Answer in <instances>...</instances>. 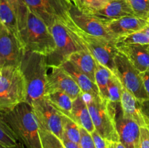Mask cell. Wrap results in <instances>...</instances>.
Here are the masks:
<instances>
[{
  "instance_id": "cell-1",
  "label": "cell",
  "mask_w": 149,
  "mask_h": 148,
  "mask_svg": "<svg viewBox=\"0 0 149 148\" xmlns=\"http://www.w3.org/2000/svg\"><path fill=\"white\" fill-rule=\"evenodd\" d=\"M0 118L25 147L42 148L39 128L31 104L23 102L11 109L0 110Z\"/></svg>"
},
{
  "instance_id": "cell-2",
  "label": "cell",
  "mask_w": 149,
  "mask_h": 148,
  "mask_svg": "<svg viewBox=\"0 0 149 148\" xmlns=\"http://www.w3.org/2000/svg\"><path fill=\"white\" fill-rule=\"evenodd\" d=\"M27 90L26 102H33L45 97L48 67L45 55L26 51L20 65Z\"/></svg>"
},
{
  "instance_id": "cell-3",
  "label": "cell",
  "mask_w": 149,
  "mask_h": 148,
  "mask_svg": "<svg viewBox=\"0 0 149 148\" xmlns=\"http://www.w3.org/2000/svg\"><path fill=\"white\" fill-rule=\"evenodd\" d=\"M24 51L48 56L55 49V39L49 27L29 11L26 25L20 32Z\"/></svg>"
},
{
  "instance_id": "cell-4",
  "label": "cell",
  "mask_w": 149,
  "mask_h": 148,
  "mask_svg": "<svg viewBox=\"0 0 149 148\" xmlns=\"http://www.w3.org/2000/svg\"><path fill=\"white\" fill-rule=\"evenodd\" d=\"M85 96L87 97V99H84L95 130L109 142H119L116 129V104L100 97Z\"/></svg>"
},
{
  "instance_id": "cell-5",
  "label": "cell",
  "mask_w": 149,
  "mask_h": 148,
  "mask_svg": "<svg viewBox=\"0 0 149 148\" xmlns=\"http://www.w3.org/2000/svg\"><path fill=\"white\" fill-rule=\"evenodd\" d=\"M65 25L75 35L81 46L91 54L97 62L109 68L116 75L115 57L119 52L116 41L87 34L74 26L71 20L66 22Z\"/></svg>"
},
{
  "instance_id": "cell-6",
  "label": "cell",
  "mask_w": 149,
  "mask_h": 148,
  "mask_svg": "<svg viewBox=\"0 0 149 148\" xmlns=\"http://www.w3.org/2000/svg\"><path fill=\"white\" fill-rule=\"evenodd\" d=\"M27 90L20 67L0 68V110L26 101Z\"/></svg>"
},
{
  "instance_id": "cell-7",
  "label": "cell",
  "mask_w": 149,
  "mask_h": 148,
  "mask_svg": "<svg viewBox=\"0 0 149 148\" xmlns=\"http://www.w3.org/2000/svg\"><path fill=\"white\" fill-rule=\"evenodd\" d=\"M49 28L56 45L55 50L46 56L47 63L49 68L60 67L68 61L73 54L84 49L64 23L58 22Z\"/></svg>"
},
{
  "instance_id": "cell-8",
  "label": "cell",
  "mask_w": 149,
  "mask_h": 148,
  "mask_svg": "<svg viewBox=\"0 0 149 148\" xmlns=\"http://www.w3.org/2000/svg\"><path fill=\"white\" fill-rule=\"evenodd\" d=\"M29 11L40 18L48 27L58 22L65 23L70 20L67 0H25Z\"/></svg>"
},
{
  "instance_id": "cell-9",
  "label": "cell",
  "mask_w": 149,
  "mask_h": 148,
  "mask_svg": "<svg viewBox=\"0 0 149 148\" xmlns=\"http://www.w3.org/2000/svg\"><path fill=\"white\" fill-rule=\"evenodd\" d=\"M115 65L116 75L120 80L123 86L130 91L139 102L149 100L141 73L120 52H118L115 57Z\"/></svg>"
},
{
  "instance_id": "cell-10",
  "label": "cell",
  "mask_w": 149,
  "mask_h": 148,
  "mask_svg": "<svg viewBox=\"0 0 149 148\" xmlns=\"http://www.w3.org/2000/svg\"><path fill=\"white\" fill-rule=\"evenodd\" d=\"M68 14L71 22L81 31L96 37L103 38L116 42L117 41V38L109 30L105 22L93 15L81 11L73 3L70 4Z\"/></svg>"
},
{
  "instance_id": "cell-11",
  "label": "cell",
  "mask_w": 149,
  "mask_h": 148,
  "mask_svg": "<svg viewBox=\"0 0 149 148\" xmlns=\"http://www.w3.org/2000/svg\"><path fill=\"white\" fill-rule=\"evenodd\" d=\"M31 106L39 129L52 132L62 140L64 134L62 120L52 103L44 97L33 102Z\"/></svg>"
},
{
  "instance_id": "cell-12",
  "label": "cell",
  "mask_w": 149,
  "mask_h": 148,
  "mask_svg": "<svg viewBox=\"0 0 149 148\" xmlns=\"http://www.w3.org/2000/svg\"><path fill=\"white\" fill-rule=\"evenodd\" d=\"M21 42L0 24V68L20 67L24 55Z\"/></svg>"
},
{
  "instance_id": "cell-13",
  "label": "cell",
  "mask_w": 149,
  "mask_h": 148,
  "mask_svg": "<svg viewBox=\"0 0 149 148\" xmlns=\"http://www.w3.org/2000/svg\"><path fill=\"white\" fill-rule=\"evenodd\" d=\"M50 68L52 71L47 75L45 95L54 91H62L74 100L83 94L75 81L63 68L61 66Z\"/></svg>"
},
{
  "instance_id": "cell-14",
  "label": "cell",
  "mask_w": 149,
  "mask_h": 148,
  "mask_svg": "<svg viewBox=\"0 0 149 148\" xmlns=\"http://www.w3.org/2000/svg\"><path fill=\"white\" fill-rule=\"evenodd\" d=\"M116 129L119 142L126 148H138L141 126L133 120L116 113Z\"/></svg>"
},
{
  "instance_id": "cell-15",
  "label": "cell",
  "mask_w": 149,
  "mask_h": 148,
  "mask_svg": "<svg viewBox=\"0 0 149 148\" xmlns=\"http://www.w3.org/2000/svg\"><path fill=\"white\" fill-rule=\"evenodd\" d=\"M148 20L136 15L126 16L118 20L106 23L109 31L116 38L142 30L148 23Z\"/></svg>"
},
{
  "instance_id": "cell-16",
  "label": "cell",
  "mask_w": 149,
  "mask_h": 148,
  "mask_svg": "<svg viewBox=\"0 0 149 148\" xmlns=\"http://www.w3.org/2000/svg\"><path fill=\"white\" fill-rule=\"evenodd\" d=\"M119 105L125 117L133 120L141 127H149V123L141 110L140 102L123 85Z\"/></svg>"
},
{
  "instance_id": "cell-17",
  "label": "cell",
  "mask_w": 149,
  "mask_h": 148,
  "mask_svg": "<svg viewBox=\"0 0 149 148\" xmlns=\"http://www.w3.org/2000/svg\"><path fill=\"white\" fill-rule=\"evenodd\" d=\"M93 15L105 23H109L135 14L128 0H109L103 8Z\"/></svg>"
},
{
  "instance_id": "cell-18",
  "label": "cell",
  "mask_w": 149,
  "mask_h": 148,
  "mask_svg": "<svg viewBox=\"0 0 149 148\" xmlns=\"http://www.w3.org/2000/svg\"><path fill=\"white\" fill-rule=\"evenodd\" d=\"M149 45L129 44L117 46L119 52L125 55L140 73L149 71Z\"/></svg>"
},
{
  "instance_id": "cell-19",
  "label": "cell",
  "mask_w": 149,
  "mask_h": 148,
  "mask_svg": "<svg viewBox=\"0 0 149 148\" xmlns=\"http://www.w3.org/2000/svg\"><path fill=\"white\" fill-rule=\"evenodd\" d=\"M61 67L72 77L84 95H88L92 97H100L99 89L95 83L76 67L72 62L68 60L61 65Z\"/></svg>"
},
{
  "instance_id": "cell-20",
  "label": "cell",
  "mask_w": 149,
  "mask_h": 148,
  "mask_svg": "<svg viewBox=\"0 0 149 148\" xmlns=\"http://www.w3.org/2000/svg\"><path fill=\"white\" fill-rule=\"evenodd\" d=\"M71 114V119L74 120L79 127L87 130L90 133L95 130L83 94L73 101Z\"/></svg>"
},
{
  "instance_id": "cell-21",
  "label": "cell",
  "mask_w": 149,
  "mask_h": 148,
  "mask_svg": "<svg viewBox=\"0 0 149 148\" xmlns=\"http://www.w3.org/2000/svg\"><path fill=\"white\" fill-rule=\"evenodd\" d=\"M68 60L95 82L96 60L87 49H83L74 53Z\"/></svg>"
},
{
  "instance_id": "cell-22",
  "label": "cell",
  "mask_w": 149,
  "mask_h": 148,
  "mask_svg": "<svg viewBox=\"0 0 149 148\" xmlns=\"http://www.w3.org/2000/svg\"><path fill=\"white\" fill-rule=\"evenodd\" d=\"M0 22L23 45L17 17L7 0H0Z\"/></svg>"
},
{
  "instance_id": "cell-23",
  "label": "cell",
  "mask_w": 149,
  "mask_h": 148,
  "mask_svg": "<svg viewBox=\"0 0 149 148\" xmlns=\"http://www.w3.org/2000/svg\"><path fill=\"white\" fill-rule=\"evenodd\" d=\"M45 97L52 103L58 112L71 118V112L74 100L68 94L62 91H54L45 95Z\"/></svg>"
},
{
  "instance_id": "cell-24",
  "label": "cell",
  "mask_w": 149,
  "mask_h": 148,
  "mask_svg": "<svg viewBox=\"0 0 149 148\" xmlns=\"http://www.w3.org/2000/svg\"><path fill=\"white\" fill-rule=\"evenodd\" d=\"M113 73L96 61V70L95 74V82L100 92V96L103 100H107L108 84Z\"/></svg>"
},
{
  "instance_id": "cell-25",
  "label": "cell",
  "mask_w": 149,
  "mask_h": 148,
  "mask_svg": "<svg viewBox=\"0 0 149 148\" xmlns=\"http://www.w3.org/2000/svg\"><path fill=\"white\" fill-rule=\"evenodd\" d=\"M58 113H60L61 120H62L63 129L64 132L63 136L68 138L71 142L80 144L81 132H80V127L79 125L66 115L60 113V112Z\"/></svg>"
},
{
  "instance_id": "cell-26",
  "label": "cell",
  "mask_w": 149,
  "mask_h": 148,
  "mask_svg": "<svg viewBox=\"0 0 149 148\" xmlns=\"http://www.w3.org/2000/svg\"><path fill=\"white\" fill-rule=\"evenodd\" d=\"M7 1L11 6L13 11L15 13L17 21H18L20 31L21 32V30L26 26L28 15L29 12L27 4L25 0H7Z\"/></svg>"
},
{
  "instance_id": "cell-27",
  "label": "cell",
  "mask_w": 149,
  "mask_h": 148,
  "mask_svg": "<svg viewBox=\"0 0 149 148\" xmlns=\"http://www.w3.org/2000/svg\"><path fill=\"white\" fill-rule=\"evenodd\" d=\"M122 84L115 74L111 77L107 88V100L113 104H119L122 94Z\"/></svg>"
},
{
  "instance_id": "cell-28",
  "label": "cell",
  "mask_w": 149,
  "mask_h": 148,
  "mask_svg": "<svg viewBox=\"0 0 149 148\" xmlns=\"http://www.w3.org/2000/svg\"><path fill=\"white\" fill-rule=\"evenodd\" d=\"M129 44L149 45V36L143 30L118 38L116 47Z\"/></svg>"
},
{
  "instance_id": "cell-29",
  "label": "cell",
  "mask_w": 149,
  "mask_h": 148,
  "mask_svg": "<svg viewBox=\"0 0 149 148\" xmlns=\"http://www.w3.org/2000/svg\"><path fill=\"white\" fill-rule=\"evenodd\" d=\"M109 0H74V4L81 11L94 15L103 8Z\"/></svg>"
},
{
  "instance_id": "cell-30",
  "label": "cell",
  "mask_w": 149,
  "mask_h": 148,
  "mask_svg": "<svg viewBox=\"0 0 149 148\" xmlns=\"http://www.w3.org/2000/svg\"><path fill=\"white\" fill-rule=\"evenodd\" d=\"M20 143L8 125L0 118V145L3 147H14Z\"/></svg>"
},
{
  "instance_id": "cell-31",
  "label": "cell",
  "mask_w": 149,
  "mask_h": 148,
  "mask_svg": "<svg viewBox=\"0 0 149 148\" xmlns=\"http://www.w3.org/2000/svg\"><path fill=\"white\" fill-rule=\"evenodd\" d=\"M42 148H65L62 140L52 132L39 129Z\"/></svg>"
},
{
  "instance_id": "cell-32",
  "label": "cell",
  "mask_w": 149,
  "mask_h": 148,
  "mask_svg": "<svg viewBox=\"0 0 149 148\" xmlns=\"http://www.w3.org/2000/svg\"><path fill=\"white\" fill-rule=\"evenodd\" d=\"M135 15L149 20V0H128Z\"/></svg>"
},
{
  "instance_id": "cell-33",
  "label": "cell",
  "mask_w": 149,
  "mask_h": 148,
  "mask_svg": "<svg viewBox=\"0 0 149 148\" xmlns=\"http://www.w3.org/2000/svg\"><path fill=\"white\" fill-rule=\"evenodd\" d=\"M138 148H149V127H141Z\"/></svg>"
},
{
  "instance_id": "cell-34",
  "label": "cell",
  "mask_w": 149,
  "mask_h": 148,
  "mask_svg": "<svg viewBox=\"0 0 149 148\" xmlns=\"http://www.w3.org/2000/svg\"><path fill=\"white\" fill-rule=\"evenodd\" d=\"M91 136L96 148H109L110 142L100 136L97 131L95 130L93 133H91Z\"/></svg>"
},
{
  "instance_id": "cell-35",
  "label": "cell",
  "mask_w": 149,
  "mask_h": 148,
  "mask_svg": "<svg viewBox=\"0 0 149 148\" xmlns=\"http://www.w3.org/2000/svg\"><path fill=\"white\" fill-rule=\"evenodd\" d=\"M62 142L64 144V145H65V148H81L80 144L71 142L68 138L65 137V136H63V137Z\"/></svg>"
},
{
  "instance_id": "cell-36",
  "label": "cell",
  "mask_w": 149,
  "mask_h": 148,
  "mask_svg": "<svg viewBox=\"0 0 149 148\" xmlns=\"http://www.w3.org/2000/svg\"><path fill=\"white\" fill-rule=\"evenodd\" d=\"M141 77H142L145 89L146 91L149 99V71H146L144 73H141Z\"/></svg>"
},
{
  "instance_id": "cell-37",
  "label": "cell",
  "mask_w": 149,
  "mask_h": 148,
  "mask_svg": "<svg viewBox=\"0 0 149 148\" xmlns=\"http://www.w3.org/2000/svg\"><path fill=\"white\" fill-rule=\"evenodd\" d=\"M109 148H126L120 142H111L109 143Z\"/></svg>"
},
{
  "instance_id": "cell-38",
  "label": "cell",
  "mask_w": 149,
  "mask_h": 148,
  "mask_svg": "<svg viewBox=\"0 0 149 148\" xmlns=\"http://www.w3.org/2000/svg\"><path fill=\"white\" fill-rule=\"evenodd\" d=\"M0 148H26V147H25L22 144L18 143L17 145H15V146L10 147H3L1 146V145H0Z\"/></svg>"
},
{
  "instance_id": "cell-39",
  "label": "cell",
  "mask_w": 149,
  "mask_h": 148,
  "mask_svg": "<svg viewBox=\"0 0 149 148\" xmlns=\"http://www.w3.org/2000/svg\"><path fill=\"white\" fill-rule=\"evenodd\" d=\"M142 30H143V31L145 32V33H146V34L148 35V36H149V21H148V24L146 25V27L144 28Z\"/></svg>"
},
{
  "instance_id": "cell-40",
  "label": "cell",
  "mask_w": 149,
  "mask_h": 148,
  "mask_svg": "<svg viewBox=\"0 0 149 148\" xmlns=\"http://www.w3.org/2000/svg\"><path fill=\"white\" fill-rule=\"evenodd\" d=\"M67 1H69V2H71V3H73V4H74V0H67Z\"/></svg>"
},
{
  "instance_id": "cell-41",
  "label": "cell",
  "mask_w": 149,
  "mask_h": 148,
  "mask_svg": "<svg viewBox=\"0 0 149 148\" xmlns=\"http://www.w3.org/2000/svg\"><path fill=\"white\" fill-rule=\"evenodd\" d=\"M148 50H149V46H148Z\"/></svg>"
},
{
  "instance_id": "cell-42",
  "label": "cell",
  "mask_w": 149,
  "mask_h": 148,
  "mask_svg": "<svg viewBox=\"0 0 149 148\" xmlns=\"http://www.w3.org/2000/svg\"><path fill=\"white\" fill-rule=\"evenodd\" d=\"M0 24H1V22H0Z\"/></svg>"
}]
</instances>
